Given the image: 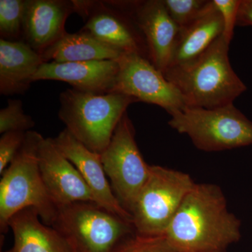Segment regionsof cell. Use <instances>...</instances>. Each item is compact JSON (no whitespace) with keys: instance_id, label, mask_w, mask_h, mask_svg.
<instances>
[{"instance_id":"obj_1","label":"cell","mask_w":252,"mask_h":252,"mask_svg":"<svg viewBox=\"0 0 252 252\" xmlns=\"http://www.w3.org/2000/svg\"><path fill=\"white\" fill-rule=\"evenodd\" d=\"M240 228L222 189L195 183L164 235L180 252L226 250L241 238Z\"/></svg>"},{"instance_id":"obj_2","label":"cell","mask_w":252,"mask_h":252,"mask_svg":"<svg viewBox=\"0 0 252 252\" xmlns=\"http://www.w3.org/2000/svg\"><path fill=\"white\" fill-rule=\"evenodd\" d=\"M229 44L223 35L201 56L182 67L164 73L178 89L187 107L215 109L233 104L247 90L228 57Z\"/></svg>"},{"instance_id":"obj_3","label":"cell","mask_w":252,"mask_h":252,"mask_svg":"<svg viewBox=\"0 0 252 252\" xmlns=\"http://www.w3.org/2000/svg\"><path fill=\"white\" fill-rule=\"evenodd\" d=\"M44 137L36 131L26 132L16 157L4 170L0 181V229L8 230L15 214L28 207L35 209L41 220L51 226L58 207L48 193L39 168V152Z\"/></svg>"},{"instance_id":"obj_4","label":"cell","mask_w":252,"mask_h":252,"mask_svg":"<svg viewBox=\"0 0 252 252\" xmlns=\"http://www.w3.org/2000/svg\"><path fill=\"white\" fill-rule=\"evenodd\" d=\"M59 117L65 129L92 152L107 149L118 124L131 104L138 102L117 93L94 94L71 89L59 97Z\"/></svg>"},{"instance_id":"obj_5","label":"cell","mask_w":252,"mask_h":252,"mask_svg":"<svg viewBox=\"0 0 252 252\" xmlns=\"http://www.w3.org/2000/svg\"><path fill=\"white\" fill-rule=\"evenodd\" d=\"M51 226L62 235L72 252H114L135 232L131 220L91 202L59 207Z\"/></svg>"},{"instance_id":"obj_6","label":"cell","mask_w":252,"mask_h":252,"mask_svg":"<svg viewBox=\"0 0 252 252\" xmlns=\"http://www.w3.org/2000/svg\"><path fill=\"white\" fill-rule=\"evenodd\" d=\"M170 115V127L188 135L194 146L204 152L252 145V122L233 103L215 109L187 107Z\"/></svg>"},{"instance_id":"obj_7","label":"cell","mask_w":252,"mask_h":252,"mask_svg":"<svg viewBox=\"0 0 252 252\" xmlns=\"http://www.w3.org/2000/svg\"><path fill=\"white\" fill-rule=\"evenodd\" d=\"M194 185L195 182L188 174L151 165L148 180L130 212L136 233L144 235H164Z\"/></svg>"},{"instance_id":"obj_8","label":"cell","mask_w":252,"mask_h":252,"mask_svg":"<svg viewBox=\"0 0 252 252\" xmlns=\"http://www.w3.org/2000/svg\"><path fill=\"white\" fill-rule=\"evenodd\" d=\"M101 159L114 195L130 215L148 180L151 165L144 161L139 150L135 127L127 112L118 124L108 147L101 154Z\"/></svg>"},{"instance_id":"obj_9","label":"cell","mask_w":252,"mask_h":252,"mask_svg":"<svg viewBox=\"0 0 252 252\" xmlns=\"http://www.w3.org/2000/svg\"><path fill=\"white\" fill-rule=\"evenodd\" d=\"M117 61L119 70L112 93L159 106L169 114L187 107L178 89L149 59L124 53Z\"/></svg>"},{"instance_id":"obj_10","label":"cell","mask_w":252,"mask_h":252,"mask_svg":"<svg viewBox=\"0 0 252 252\" xmlns=\"http://www.w3.org/2000/svg\"><path fill=\"white\" fill-rule=\"evenodd\" d=\"M73 3L74 13L85 22L81 31L122 52L149 59L143 34L130 16L114 1L74 0Z\"/></svg>"},{"instance_id":"obj_11","label":"cell","mask_w":252,"mask_h":252,"mask_svg":"<svg viewBox=\"0 0 252 252\" xmlns=\"http://www.w3.org/2000/svg\"><path fill=\"white\" fill-rule=\"evenodd\" d=\"M113 1L133 20L145 39L149 61L164 74L171 62L180 30L167 12L163 1Z\"/></svg>"},{"instance_id":"obj_12","label":"cell","mask_w":252,"mask_h":252,"mask_svg":"<svg viewBox=\"0 0 252 252\" xmlns=\"http://www.w3.org/2000/svg\"><path fill=\"white\" fill-rule=\"evenodd\" d=\"M39 158L43 182L58 208L77 203H94L80 173L57 149L53 138L44 137L41 141Z\"/></svg>"},{"instance_id":"obj_13","label":"cell","mask_w":252,"mask_h":252,"mask_svg":"<svg viewBox=\"0 0 252 252\" xmlns=\"http://www.w3.org/2000/svg\"><path fill=\"white\" fill-rule=\"evenodd\" d=\"M53 141L61 154L77 169L90 189L94 203L132 221V217L122 206L113 192L104 172L101 154L88 149L65 128Z\"/></svg>"},{"instance_id":"obj_14","label":"cell","mask_w":252,"mask_h":252,"mask_svg":"<svg viewBox=\"0 0 252 252\" xmlns=\"http://www.w3.org/2000/svg\"><path fill=\"white\" fill-rule=\"evenodd\" d=\"M119 65L117 61L74 63H44L33 77L41 80L63 81L72 89L94 94L112 93Z\"/></svg>"},{"instance_id":"obj_15","label":"cell","mask_w":252,"mask_h":252,"mask_svg":"<svg viewBox=\"0 0 252 252\" xmlns=\"http://www.w3.org/2000/svg\"><path fill=\"white\" fill-rule=\"evenodd\" d=\"M72 13L73 1L26 0L23 41L41 55L67 34L66 21Z\"/></svg>"},{"instance_id":"obj_16","label":"cell","mask_w":252,"mask_h":252,"mask_svg":"<svg viewBox=\"0 0 252 252\" xmlns=\"http://www.w3.org/2000/svg\"><path fill=\"white\" fill-rule=\"evenodd\" d=\"M43 63L41 55L25 41L0 39V94H25Z\"/></svg>"},{"instance_id":"obj_17","label":"cell","mask_w":252,"mask_h":252,"mask_svg":"<svg viewBox=\"0 0 252 252\" xmlns=\"http://www.w3.org/2000/svg\"><path fill=\"white\" fill-rule=\"evenodd\" d=\"M9 228L14 240L11 252H72L62 235L45 224L33 207L15 214L8 222Z\"/></svg>"},{"instance_id":"obj_18","label":"cell","mask_w":252,"mask_h":252,"mask_svg":"<svg viewBox=\"0 0 252 252\" xmlns=\"http://www.w3.org/2000/svg\"><path fill=\"white\" fill-rule=\"evenodd\" d=\"M223 20L213 4L195 22L180 30L167 70L193 62L223 34Z\"/></svg>"},{"instance_id":"obj_19","label":"cell","mask_w":252,"mask_h":252,"mask_svg":"<svg viewBox=\"0 0 252 252\" xmlns=\"http://www.w3.org/2000/svg\"><path fill=\"white\" fill-rule=\"evenodd\" d=\"M124 53L107 45L86 32L67 33L41 54L44 63L117 61Z\"/></svg>"},{"instance_id":"obj_20","label":"cell","mask_w":252,"mask_h":252,"mask_svg":"<svg viewBox=\"0 0 252 252\" xmlns=\"http://www.w3.org/2000/svg\"><path fill=\"white\" fill-rule=\"evenodd\" d=\"M26 0H0L1 39L20 41L23 38Z\"/></svg>"},{"instance_id":"obj_21","label":"cell","mask_w":252,"mask_h":252,"mask_svg":"<svg viewBox=\"0 0 252 252\" xmlns=\"http://www.w3.org/2000/svg\"><path fill=\"white\" fill-rule=\"evenodd\" d=\"M167 12L180 30L187 28L213 5L209 0H162Z\"/></svg>"},{"instance_id":"obj_22","label":"cell","mask_w":252,"mask_h":252,"mask_svg":"<svg viewBox=\"0 0 252 252\" xmlns=\"http://www.w3.org/2000/svg\"><path fill=\"white\" fill-rule=\"evenodd\" d=\"M114 252H180L165 235H144L132 233L118 245Z\"/></svg>"},{"instance_id":"obj_23","label":"cell","mask_w":252,"mask_h":252,"mask_svg":"<svg viewBox=\"0 0 252 252\" xmlns=\"http://www.w3.org/2000/svg\"><path fill=\"white\" fill-rule=\"evenodd\" d=\"M34 126L32 118L25 114L22 101L8 99L6 107L0 110V132L20 131L27 132Z\"/></svg>"},{"instance_id":"obj_24","label":"cell","mask_w":252,"mask_h":252,"mask_svg":"<svg viewBox=\"0 0 252 252\" xmlns=\"http://www.w3.org/2000/svg\"><path fill=\"white\" fill-rule=\"evenodd\" d=\"M26 132L11 131L2 134L0 138V174L4 170L16 157L26 139Z\"/></svg>"},{"instance_id":"obj_25","label":"cell","mask_w":252,"mask_h":252,"mask_svg":"<svg viewBox=\"0 0 252 252\" xmlns=\"http://www.w3.org/2000/svg\"><path fill=\"white\" fill-rule=\"evenodd\" d=\"M217 11L221 16L223 23V35L230 44L234 34L237 16L241 0H212Z\"/></svg>"},{"instance_id":"obj_26","label":"cell","mask_w":252,"mask_h":252,"mask_svg":"<svg viewBox=\"0 0 252 252\" xmlns=\"http://www.w3.org/2000/svg\"><path fill=\"white\" fill-rule=\"evenodd\" d=\"M236 26H252V0H241Z\"/></svg>"},{"instance_id":"obj_27","label":"cell","mask_w":252,"mask_h":252,"mask_svg":"<svg viewBox=\"0 0 252 252\" xmlns=\"http://www.w3.org/2000/svg\"><path fill=\"white\" fill-rule=\"evenodd\" d=\"M188 252H226V250H205V251Z\"/></svg>"},{"instance_id":"obj_28","label":"cell","mask_w":252,"mask_h":252,"mask_svg":"<svg viewBox=\"0 0 252 252\" xmlns=\"http://www.w3.org/2000/svg\"><path fill=\"white\" fill-rule=\"evenodd\" d=\"M11 252V251H10V250H9V251H6V252Z\"/></svg>"}]
</instances>
